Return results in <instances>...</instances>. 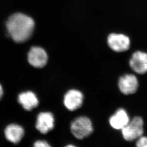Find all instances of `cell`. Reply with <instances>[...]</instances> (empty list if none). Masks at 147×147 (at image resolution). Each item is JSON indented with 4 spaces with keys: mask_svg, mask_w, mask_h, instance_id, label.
Returning <instances> with one entry per match:
<instances>
[{
    "mask_svg": "<svg viewBox=\"0 0 147 147\" xmlns=\"http://www.w3.org/2000/svg\"><path fill=\"white\" fill-rule=\"evenodd\" d=\"M34 22L31 17L22 13L11 16L6 22L9 34L16 42H23L31 37L34 28Z\"/></svg>",
    "mask_w": 147,
    "mask_h": 147,
    "instance_id": "obj_1",
    "label": "cell"
},
{
    "mask_svg": "<svg viewBox=\"0 0 147 147\" xmlns=\"http://www.w3.org/2000/svg\"><path fill=\"white\" fill-rule=\"evenodd\" d=\"M144 121L141 117L136 116L122 129L123 137L127 141H133L142 137L144 133Z\"/></svg>",
    "mask_w": 147,
    "mask_h": 147,
    "instance_id": "obj_2",
    "label": "cell"
},
{
    "mask_svg": "<svg viewBox=\"0 0 147 147\" xmlns=\"http://www.w3.org/2000/svg\"><path fill=\"white\" fill-rule=\"evenodd\" d=\"M71 132L79 140L87 137L93 131L92 122L86 117H79L75 119L71 124Z\"/></svg>",
    "mask_w": 147,
    "mask_h": 147,
    "instance_id": "obj_3",
    "label": "cell"
},
{
    "mask_svg": "<svg viewBox=\"0 0 147 147\" xmlns=\"http://www.w3.org/2000/svg\"><path fill=\"white\" fill-rule=\"evenodd\" d=\"M108 42L111 49L117 52L127 51L130 46L129 37L123 34H110L108 37Z\"/></svg>",
    "mask_w": 147,
    "mask_h": 147,
    "instance_id": "obj_4",
    "label": "cell"
},
{
    "mask_svg": "<svg viewBox=\"0 0 147 147\" xmlns=\"http://www.w3.org/2000/svg\"><path fill=\"white\" fill-rule=\"evenodd\" d=\"M118 85L120 91L125 95L134 94L139 88L137 78L132 74H127L121 76L119 79Z\"/></svg>",
    "mask_w": 147,
    "mask_h": 147,
    "instance_id": "obj_5",
    "label": "cell"
},
{
    "mask_svg": "<svg viewBox=\"0 0 147 147\" xmlns=\"http://www.w3.org/2000/svg\"><path fill=\"white\" fill-rule=\"evenodd\" d=\"M48 57L45 50L40 47H32L28 54V60L31 65L41 68L47 64Z\"/></svg>",
    "mask_w": 147,
    "mask_h": 147,
    "instance_id": "obj_6",
    "label": "cell"
},
{
    "mask_svg": "<svg viewBox=\"0 0 147 147\" xmlns=\"http://www.w3.org/2000/svg\"><path fill=\"white\" fill-rule=\"evenodd\" d=\"M129 65L133 71L144 74L147 72V54L142 51L134 53L129 61Z\"/></svg>",
    "mask_w": 147,
    "mask_h": 147,
    "instance_id": "obj_7",
    "label": "cell"
},
{
    "mask_svg": "<svg viewBox=\"0 0 147 147\" xmlns=\"http://www.w3.org/2000/svg\"><path fill=\"white\" fill-rule=\"evenodd\" d=\"M55 118L49 112H41L37 117L36 128L42 134H46L54 127Z\"/></svg>",
    "mask_w": 147,
    "mask_h": 147,
    "instance_id": "obj_8",
    "label": "cell"
},
{
    "mask_svg": "<svg viewBox=\"0 0 147 147\" xmlns=\"http://www.w3.org/2000/svg\"><path fill=\"white\" fill-rule=\"evenodd\" d=\"M83 101V95L82 93L75 89L68 91L64 96V105L70 111H74L80 108Z\"/></svg>",
    "mask_w": 147,
    "mask_h": 147,
    "instance_id": "obj_9",
    "label": "cell"
},
{
    "mask_svg": "<svg viewBox=\"0 0 147 147\" xmlns=\"http://www.w3.org/2000/svg\"><path fill=\"white\" fill-rule=\"evenodd\" d=\"M130 120L126 110L119 109L112 115L109 119L110 126L115 129H122L129 123Z\"/></svg>",
    "mask_w": 147,
    "mask_h": 147,
    "instance_id": "obj_10",
    "label": "cell"
},
{
    "mask_svg": "<svg viewBox=\"0 0 147 147\" xmlns=\"http://www.w3.org/2000/svg\"><path fill=\"white\" fill-rule=\"evenodd\" d=\"M6 138L12 143L17 144L24 136V129L16 124H11L7 126L5 129Z\"/></svg>",
    "mask_w": 147,
    "mask_h": 147,
    "instance_id": "obj_11",
    "label": "cell"
},
{
    "mask_svg": "<svg viewBox=\"0 0 147 147\" xmlns=\"http://www.w3.org/2000/svg\"><path fill=\"white\" fill-rule=\"evenodd\" d=\"M18 101L26 110L30 111L36 108L39 104V101L35 94L31 91L23 92L19 95Z\"/></svg>",
    "mask_w": 147,
    "mask_h": 147,
    "instance_id": "obj_12",
    "label": "cell"
},
{
    "mask_svg": "<svg viewBox=\"0 0 147 147\" xmlns=\"http://www.w3.org/2000/svg\"><path fill=\"white\" fill-rule=\"evenodd\" d=\"M136 147H147V137L142 136L138 139Z\"/></svg>",
    "mask_w": 147,
    "mask_h": 147,
    "instance_id": "obj_13",
    "label": "cell"
},
{
    "mask_svg": "<svg viewBox=\"0 0 147 147\" xmlns=\"http://www.w3.org/2000/svg\"><path fill=\"white\" fill-rule=\"evenodd\" d=\"M33 147H51V146L45 140H38L34 143Z\"/></svg>",
    "mask_w": 147,
    "mask_h": 147,
    "instance_id": "obj_14",
    "label": "cell"
},
{
    "mask_svg": "<svg viewBox=\"0 0 147 147\" xmlns=\"http://www.w3.org/2000/svg\"><path fill=\"white\" fill-rule=\"evenodd\" d=\"M3 95V89L1 85H0V100L1 99Z\"/></svg>",
    "mask_w": 147,
    "mask_h": 147,
    "instance_id": "obj_15",
    "label": "cell"
},
{
    "mask_svg": "<svg viewBox=\"0 0 147 147\" xmlns=\"http://www.w3.org/2000/svg\"><path fill=\"white\" fill-rule=\"evenodd\" d=\"M65 147H77L76 146H74V145H67V146H65Z\"/></svg>",
    "mask_w": 147,
    "mask_h": 147,
    "instance_id": "obj_16",
    "label": "cell"
}]
</instances>
